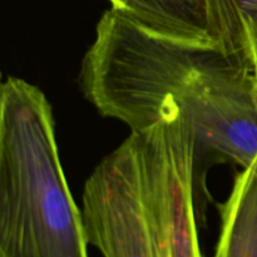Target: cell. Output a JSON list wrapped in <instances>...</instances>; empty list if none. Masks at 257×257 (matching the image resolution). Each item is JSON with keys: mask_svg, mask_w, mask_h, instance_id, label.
<instances>
[{"mask_svg": "<svg viewBox=\"0 0 257 257\" xmlns=\"http://www.w3.org/2000/svg\"><path fill=\"white\" fill-rule=\"evenodd\" d=\"M85 98L131 132L157 122L176 103L192 125L200 153L242 168L257 160V85L247 65L213 44L156 34L112 9L95 29L80 67Z\"/></svg>", "mask_w": 257, "mask_h": 257, "instance_id": "6da1fadb", "label": "cell"}, {"mask_svg": "<svg viewBox=\"0 0 257 257\" xmlns=\"http://www.w3.org/2000/svg\"><path fill=\"white\" fill-rule=\"evenodd\" d=\"M52 105L32 83L0 89V257H88L82 210L68 186Z\"/></svg>", "mask_w": 257, "mask_h": 257, "instance_id": "7a4b0ae2", "label": "cell"}, {"mask_svg": "<svg viewBox=\"0 0 257 257\" xmlns=\"http://www.w3.org/2000/svg\"><path fill=\"white\" fill-rule=\"evenodd\" d=\"M88 241L103 257H167L157 190L140 133L103 158L84 185Z\"/></svg>", "mask_w": 257, "mask_h": 257, "instance_id": "3957f363", "label": "cell"}, {"mask_svg": "<svg viewBox=\"0 0 257 257\" xmlns=\"http://www.w3.org/2000/svg\"><path fill=\"white\" fill-rule=\"evenodd\" d=\"M112 9L146 29L200 44H213L205 0H108Z\"/></svg>", "mask_w": 257, "mask_h": 257, "instance_id": "277c9868", "label": "cell"}, {"mask_svg": "<svg viewBox=\"0 0 257 257\" xmlns=\"http://www.w3.org/2000/svg\"><path fill=\"white\" fill-rule=\"evenodd\" d=\"M213 257H257V173L243 168L221 206V232Z\"/></svg>", "mask_w": 257, "mask_h": 257, "instance_id": "5b68a950", "label": "cell"}, {"mask_svg": "<svg viewBox=\"0 0 257 257\" xmlns=\"http://www.w3.org/2000/svg\"><path fill=\"white\" fill-rule=\"evenodd\" d=\"M213 45L251 69L257 52V0H205Z\"/></svg>", "mask_w": 257, "mask_h": 257, "instance_id": "8992f818", "label": "cell"}, {"mask_svg": "<svg viewBox=\"0 0 257 257\" xmlns=\"http://www.w3.org/2000/svg\"><path fill=\"white\" fill-rule=\"evenodd\" d=\"M251 72H252L253 79H255V83L257 85V52L252 58V63H251Z\"/></svg>", "mask_w": 257, "mask_h": 257, "instance_id": "52a82bcc", "label": "cell"}, {"mask_svg": "<svg viewBox=\"0 0 257 257\" xmlns=\"http://www.w3.org/2000/svg\"><path fill=\"white\" fill-rule=\"evenodd\" d=\"M251 167H253V170H255V171H256V173H257V161H256L255 163H253L252 166H251Z\"/></svg>", "mask_w": 257, "mask_h": 257, "instance_id": "ba28073f", "label": "cell"}]
</instances>
